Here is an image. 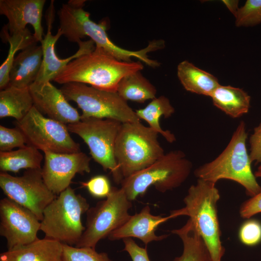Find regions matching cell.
I'll return each mask as SVG.
<instances>
[{"instance_id":"obj_1","label":"cell","mask_w":261,"mask_h":261,"mask_svg":"<svg viewBox=\"0 0 261 261\" xmlns=\"http://www.w3.org/2000/svg\"><path fill=\"white\" fill-rule=\"evenodd\" d=\"M86 0H71L63 4L58 12L59 29L62 35L69 41L78 43L86 36L90 38L97 47L101 48L116 59L131 62L135 58L153 68L160 63L148 58V52L161 49L157 40L150 41L145 48L131 51L121 48L109 38L106 33V25L104 22L97 24L90 19V14L83 8Z\"/></svg>"},{"instance_id":"obj_2","label":"cell","mask_w":261,"mask_h":261,"mask_svg":"<svg viewBox=\"0 0 261 261\" xmlns=\"http://www.w3.org/2000/svg\"><path fill=\"white\" fill-rule=\"evenodd\" d=\"M143 68L140 61L118 60L95 46L93 51L70 61L53 81L62 85L81 83L100 90L116 92L118 83L124 77Z\"/></svg>"},{"instance_id":"obj_3","label":"cell","mask_w":261,"mask_h":261,"mask_svg":"<svg viewBox=\"0 0 261 261\" xmlns=\"http://www.w3.org/2000/svg\"><path fill=\"white\" fill-rule=\"evenodd\" d=\"M247 136L245 123L241 121L225 148L214 160L196 168L195 177L216 184L222 179L233 181L242 186L251 197L261 192L246 146Z\"/></svg>"},{"instance_id":"obj_4","label":"cell","mask_w":261,"mask_h":261,"mask_svg":"<svg viewBox=\"0 0 261 261\" xmlns=\"http://www.w3.org/2000/svg\"><path fill=\"white\" fill-rule=\"evenodd\" d=\"M216 183L198 179L188 188L183 202L185 206L172 211V218L187 216L195 225L205 243L212 261H221L225 249L221 241L217 203L220 199Z\"/></svg>"},{"instance_id":"obj_5","label":"cell","mask_w":261,"mask_h":261,"mask_svg":"<svg viewBox=\"0 0 261 261\" xmlns=\"http://www.w3.org/2000/svg\"><path fill=\"white\" fill-rule=\"evenodd\" d=\"M158 135L140 122L122 124L115 156L123 179L149 167L165 154Z\"/></svg>"},{"instance_id":"obj_6","label":"cell","mask_w":261,"mask_h":261,"mask_svg":"<svg viewBox=\"0 0 261 261\" xmlns=\"http://www.w3.org/2000/svg\"><path fill=\"white\" fill-rule=\"evenodd\" d=\"M192 164L180 150L164 154L149 167L124 178L121 188L129 200L134 201L154 186L161 193L180 186L188 177Z\"/></svg>"},{"instance_id":"obj_7","label":"cell","mask_w":261,"mask_h":261,"mask_svg":"<svg viewBox=\"0 0 261 261\" xmlns=\"http://www.w3.org/2000/svg\"><path fill=\"white\" fill-rule=\"evenodd\" d=\"M89 208L87 199L70 186L44 209L40 230L46 238L75 246L85 229L82 216Z\"/></svg>"},{"instance_id":"obj_8","label":"cell","mask_w":261,"mask_h":261,"mask_svg":"<svg viewBox=\"0 0 261 261\" xmlns=\"http://www.w3.org/2000/svg\"><path fill=\"white\" fill-rule=\"evenodd\" d=\"M68 101L74 102L82 112V118L114 119L122 123L140 122L134 111L116 92L71 82L60 88Z\"/></svg>"},{"instance_id":"obj_9","label":"cell","mask_w":261,"mask_h":261,"mask_svg":"<svg viewBox=\"0 0 261 261\" xmlns=\"http://www.w3.org/2000/svg\"><path fill=\"white\" fill-rule=\"evenodd\" d=\"M132 202L122 188L112 187L104 200L86 212L85 229L75 246L95 248L98 243L125 224L131 215Z\"/></svg>"},{"instance_id":"obj_10","label":"cell","mask_w":261,"mask_h":261,"mask_svg":"<svg viewBox=\"0 0 261 261\" xmlns=\"http://www.w3.org/2000/svg\"><path fill=\"white\" fill-rule=\"evenodd\" d=\"M122 123L111 119L82 118L67 125L70 132L80 136L87 145L94 160L104 170H109L114 181L120 184L123 179L115 156V146Z\"/></svg>"},{"instance_id":"obj_11","label":"cell","mask_w":261,"mask_h":261,"mask_svg":"<svg viewBox=\"0 0 261 261\" xmlns=\"http://www.w3.org/2000/svg\"><path fill=\"white\" fill-rule=\"evenodd\" d=\"M16 127L24 134L27 145L44 152L73 153L80 152V145L71 136L67 125L45 117L34 106Z\"/></svg>"},{"instance_id":"obj_12","label":"cell","mask_w":261,"mask_h":261,"mask_svg":"<svg viewBox=\"0 0 261 261\" xmlns=\"http://www.w3.org/2000/svg\"><path fill=\"white\" fill-rule=\"evenodd\" d=\"M0 187L7 198L31 211L40 221L44 209L56 198L44 181L42 169L26 170L19 176L1 172Z\"/></svg>"},{"instance_id":"obj_13","label":"cell","mask_w":261,"mask_h":261,"mask_svg":"<svg viewBox=\"0 0 261 261\" xmlns=\"http://www.w3.org/2000/svg\"><path fill=\"white\" fill-rule=\"evenodd\" d=\"M41 221L31 211L6 197L0 201V235L8 249L26 245L39 239Z\"/></svg>"},{"instance_id":"obj_14","label":"cell","mask_w":261,"mask_h":261,"mask_svg":"<svg viewBox=\"0 0 261 261\" xmlns=\"http://www.w3.org/2000/svg\"><path fill=\"white\" fill-rule=\"evenodd\" d=\"M44 164L42 168L44 181L56 195L70 187L77 174L90 172L91 158L85 153H56L44 152Z\"/></svg>"},{"instance_id":"obj_15","label":"cell","mask_w":261,"mask_h":261,"mask_svg":"<svg viewBox=\"0 0 261 261\" xmlns=\"http://www.w3.org/2000/svg\"><path fill=\"white\" fill-rule=\"evenodd\" d=\"M54 0H51L46 16L47 32L41 42L43 49V61L38 76L35 82L44 83L54 80L67 64L73 59L94 50V43L89 40L79 42L77 51L71 56L64 59L58 58L55 52V45L62 35L59 29L55 35L51 33L52 23L54 18Z\"/></svg>"},{"instance_id":"obj_16","label":"cell","mask_w":261,"mask_h":261,"mask_svg":"<svg viewBox=\"0 0 261 261\" xmlns=\"http://www.w3.org/2000/svg\"><path fill=\"white\" fill-rule=\"evenodd\" d=\"M35 107L51 119L68 125L81 118L76 109L68 102L60 89L50 82H34L29 87Z\"/></svg>"},{"instance_id":"obj_17","label":"cell","mask_w":261,"mask_h":261,"mask_svg":"<svg viewBox=\"0 0 261 261\" xmlns=\"http://www.w3.org/2000/svg\"><path fill=\"white\" fill-rule=\"evenodd\" d=\"M45 0H0V14L8 19L6 25L10 34L25 29L30 24L38 41L43 40V11Z\"/></svg>"},{"instance_id":"obj_18","label":"cell","mask_w":261,"mask_h":261,"mask_svg":"<svg viewBox=\"0 0 261 261\" xmlns=\"http://www.w3.org/2000/svg\"><path fill=\"white\" fill-rule=\"evenodd\" d=\"M171 218L170 215L164 217L151 214L150 208L147 205L138 213L131 216L125 224L112 232L107 237L111 241L137 238L147 245L151 242L161 241L168 236L167 234L158 235L155 231L160 225Z\"/></svg>"},{"instance_id":"obj_19","label":"cell","mask_w":261,"mask_h":261,"mask_svg":"<svg viewBox=\"0 0 261 261\" xmlns=\"http://www.w3.org/2000/svg\"><path fill=\"white\" fill-rule=\"evenodd\" d=\"M43 57L42 47L37 43L21 50L14 58L8 86L29 87L34 83L41 70Z\"/></svg>"},{"instance_id":"obj_20","label":"cell","mask_w":261,"mask_h":261,"mask_svg":"<svg viewBox=\"0 0 261 261\" xmlns=\"http://www.w3.org/2000/svg\"><path fill=\"white\" fill-rule=\"evenodd\" d=\"M0 261H63V244L45 237L2 252Z\"/></svg>"},{"instance_id":"obj_21","label":"cell","mask_w":261,"mask_h":261,"mask_svg":"<svg viewBox=\"0 0 261 261\" xmlns=\"http://www.w3.org/2000/svg\"><path fill=\"white\" fill-rule=\"evenodd\" d=\"M177 77L188 91L210 97L220 85L217 77L188 60L181 62L177 68Z\"/></svg>"},{"instance_id":"obj_22","label":"cell","mask_w":261,"mask_h":261,"mask_svg":"<svg viewBox=\"0 0 261 261\" xmlns=\"http://www.w3.org/2000/svg\"><path fill=\"white\" fill-rule=\"evenodd\" d=\"M210 97L216 107L233 118L247 113L250 107V96L239 87L220 85Z\"/></svg>"},{"instance_id":"obj_23","label":"cell","mask_w":261,"mask_h":261,"mask_svg":"<svg viewBox=\"0 0 261 261\" xmlns=\"http://www.w3.org/2000/svg\"><path fill=\"white\" fill-rule=\"evenodd\" d=\"M171 232L179 237L183 245L182 254L173 261H212L205 243L190 218L183 226Z\"/></svg>"},{"instance_id":"obj_24","label":"cell","mask_w":261,"mask_h":261,"mask_svg":"<svg viewBox=\"0 0 261 261\" xmlns=\"http://www.w3.org/2000/svg\"><path fill=\"white\" fill-rule=\"evenodd\" d=\"M34 106L29 87L7 86L0 91V118H24Z\"/></svg>"},{"instance_id":"obj_25","label":"cell","mask_w":261,"mask_h":261,"mask_svg":"<svg viewBox=\"0 0 261 261\" xmlns=\"http://www.w3.org/2000/svg\"><path fill=\"white\" fill-rule=\"evenodd\" d=\"M43 159L39 150L27 145L16 150L0 152V170L16 173L24 169H42Z\"/></svg>"},{"instance_id":"obj_26","label":"cell","mask_w":261,"mask_h":261,"mask_svg":"<svg viewBox=\"0 0 261 261\" xmlns=\"http://www.w3.org/2000/svg\"><path fill=\"white\" fill-rule=\"evenodd\" d=\"M0 36L2 41L8 43L10 45L7 57L0 67V88L2 90L8 86L9 72L16 53L37 43L38 41L27 28L22 31L10 34L5 25L1 30Z\"/></svg>"},{"instance_id":"obj_27","label":"cell","mask_w":261,"mask_h":261,"mask_svg":"<svg viewBox=\"0 0 261 261\" xmlns=\"http://www.w3.org/2000/svg\"><path fill=\"white\" fill-rule=\"evenodd\" d=\"M175 110L168 98L164 96L155 98L144 108L135 111L140 119L145 121L149 127L161 134L166 141L172 143L175 141L174 135L170 130H163L160 124V118L163 116L167 118L170 117Z\"/></svg>"},{"instance_id":"obj_28","label":"cell","mask_w":261,"mask_h":261,"mask_svg":"<svg viewBox=\"0 0 261 261\" xmlns=\"http://www.w3.org/2000/svg\"><path fill=\"white\" fill-rule=\"evenodd\" d=\"M116 92L125 101L144 103L156 98L157 89L138 71L124 77L118 83Z\"/></svg>"},{"instance_id":"obj_29","label":"cell","mask_w":261,"mask_h":261,"mask_svg":"<svg viewBox=\"0 0 261 261\" xmlns=\"http://www.w3.org/2000/svg\"><path fill=\"white\" fill-rule=\"evenodd\" d=\"M63 261H112L105 252L90 247H77L63 244Z\"/></svg>"},{"instance_id":"obj_30","label":"cell","mask_w":261,"mask_h":261,"mask_svg":"<svg viewBox=\"0 0 261 261\" xmlns=\"http://www.w3.org/2000/svg\"><path fill=\"white\" fill-rule=\"evenodd\" d=\"M235 24L240 27H252L261 23V0H247L238 8L234 16Z\"/></svg>"},{"instance_id":"obj_31","label":"cell","mask_w":261,"mask_h":261,"mask_svg":"<svg viewBox=\"0 0 261 261\" xmlns=\"http://www.w3.org/2000/svg\"><path fill=\"white\" fill-rule=\"evenodd\" d=\"M26 145V139L18 128L0 126V152L10 151L14 148H21Z\"/></svg>"},{"instance_id":"obj_32","label":"cell","mask_w":261,"mask_h":261,"mask_svg":"<svg viewBox=\"0 0 261 261\" xmlns=\"http://www.w3.org/2000/svg\"><path fill=\"white\" fill-rule=\"evenodd\" d=\"M239 238L244 245L253 246L261 241V223L256 219L244 222L239 230Z\"/></svg>"},{"instance_id":"obj_33","label":"cell","mask_w":261,"mask_h":261,"mask_svg":"<svg viewBox=\"0 0 261 261\" xmlns=\"http://www.w3.org/2000/svg\"><path fill=\"white\" fill-rule=\"evenodd\" d=\"M81 185L96 198L107 197L112 189L109 180L103 175L94 176L87 182H82Z\"/></svg>"},{"instance_id":"obj_34","label":"cell","mask_w":261,"mask_h":261,"mask_svg":"<svg viewBox=\"0 0 261 261\" xmlns=\"http://www.w3.org/2000/svg\"><path fill=\"white\" fill-rule=\"evenodd\" d=\"M249 157L251 162L261 163V121L255 127L249 139Z\"/></svg>"},{"instance_id":"obj_35","label":"cell","mask_w":261,"mask_h":261,"mask_svg":"<svg viewBox=\"0 0 261 261\" xmlns=\"http://www.w3.org/2000/svg\"><path fill=\"white\" fill-rule=\"evenodd\" d=\"M261 212V191L244 202L240 206L239 214L243 218L248 219Z\"/></svg>"},{"instance_id":"obj_36","label":"cell","mask_w":261,"mask_h":261,"mask_svg":"<svg viewBox=\"0 0 261 261\" xmlns=\"http://www.w3.org/2000/svg\"><path fill=\"white\" fill-rule=\"evenodd\" d=\"M123 241V250L128 253L132 261H150L146 248L139 246L132 238H125Z\"/></svg>"},{"instance_id":"obj_37","label":"cell","mask_w":261,"mask_h":261,"mask_svg":"<svg viewBox=\"0 0 261 261\" xmlns=\"http://www.w3.org/2000/svg\"><path fill=\"white\" fill-rule=\"evenodd\" d=\"M222 2L230 11L235 16L238 9V0H223Z\"/></svg>"},{"instance_id":"obj_38","label":"cell","mask_w":261,"mask_h":261,"mask_svg":"<svg viewBox=\"0 0 261 261\" xmlns=\"http://www.w3.org/2000/svg\"><path fill=\"white\" fill-rule=\"evenodd\" d=\"M254 175L256 177H261V164L258 167L257 171L254 173Z\"/></svg>"},{"instance_id":"obj_39","label":"cell","mask_w":261,"mask_h":261,"mask_svg":"<svg viewBox=\"0 0 261 261\" xmlns=\"http://www.w3.org/2000/svg\"></svg>"}]
</instances>
